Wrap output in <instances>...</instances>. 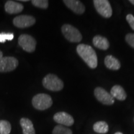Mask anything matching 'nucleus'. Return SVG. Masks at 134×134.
<instances>
[{
  "mask_svg": "<svg viewBox=\"0 0 134 134\" xmlns=\"http://www.w3.org/2000/svg\"><path fill=\"white\" fill-rule=\"evenodd\" d=\"M43 86L52 91H58L63 88V82L56 75L48 74L43 79Z\"/></svg>",
  "mask_w": 134,
  "mask_h": 134,
  "instance_id": "2",
  "label": "nucleus"
},
{
  "mask_svg": "<svg viewBox=\"0 0 134 134\" xmlns=\"http://www.w3.org/2000/svg\"><path fill=\"white\" fill-rule=\"evenodd\" d=\"M36 23V19L31 16L21 15L13 19V24L17 27L26 28L33 26Z\"/></svg>",
  "mask_w": 134,
  "mask_h": 134,
  "instance_id": "9",
  "label": "nucleus"
},
{
  "mask_svg": "<svg viewBox=\"0 0 134 134\" xmlns=\"http://www.w3.org/2000/svg\"><path fill=\"white\" fill-rule=\"evenodd\" d=\"M114 134H123L122 133V132H117L116 133H115Z\"/></svg>",
  "mask_w": 134,
  "mask_h": 134,
  "instance_id": "26",
  "label": "nucleus"
},
{
  "mask_svg": "<svg viewBox=\"0 0 134 134\" xmlns=\"http://www.w3.org/2000/svg\"><path fill=\"white\" fill-rule=\"evenodd\" d=\"M19 46L27 52H33L36 50V41L28 34H22L18 38Z\"/></svg>",
  "mask_w": 134,
  "mask_h": 134,
  "instance_id": "6",
  "label": "nucleus"
},
{
  "mask_svg": "<svg viewBox=\"0 0 134 134\" xmlns=\"http://www.w3.org/2000/svg\"><path fill=\"white\" fill-rule=\"evenodd\" d=\"M31 2L34 6L42 9H47L48 6L47 0H32Z\"/></svg>",
  "mask_w": 134,
  "mask_h": 134,
  "instance_id": "20",
  "label": "nucleus"
},
{
  "mask_svg": "<svg viewBox=\"0 0 134 134\" xmlns=\"http://www.w3.org/2000/svg\"><path fill=\"white\" fill-rule=\"evenodd\" d=\"M19 62L13 57H5L0 59V72H9L15 70Z\"/></svg>",
  "mask_w": 134,
  "mask_h": 134,
  "instance_id": "8",
  "label": "nucleus"
},
{
  "mask_svg": "<svg viewBox=\"0 0 134 134\" xmlns=\"http://www.w3.org/2000/svg\"><path fill=\"white\" fill-rule=\"evenodd\" d=\"M65 4L77 14H82L85 11V6L80 1L77 0H65Z\"/></svg>",
  "mask_w": 134,
  "mask_h": 134,
  "instance_id": "11",
  "label": "nucleus"
},
{
  "mask_svg": "<svg viewBox=\"0 0 134 134\" xmlns=\"http://www.w3.org/2000/svg\"><path fill=\"white\" fill-rule=\"evenodd\" d=\"M53 120L57 123L63 126H71L74 124V119L69 114L65 112H59L53 116Z\"/></svg>",
  "mask_w": 134,
  "mask_h": 134,
  "instance_id": "10",
  "label": "nucleus"
},
{
  "mask_svg": "<svg viewBox=\"0 0 134 134\" xmlns=\"http://www.w3.org/2000/svg\"><path fill=\"white\" fill-rule=\"evenodd\" d=\"M104 64L107 68L112 70H118L120 68L119 60L112 55H108L105 57Z\"/></svg>",
  "mask_w": 134,
  "mask_h": 134,
  "instance_id": "15",
  "label": "nucleus"
},
{
  "mask_svg": "<svg viewBox=\"0 0 134 134\" xmlns=\"http://www.w3.org/2000/svg\"><path fill=\"white\" fill-rule=\"evenodd\" d=\"M21 1H23V2H26V1H28L27 0H22Z\"/></svg>",
  "mask_w": 134,
  "mask_h": 134,
  "instance_id": "27",
  "label": "nucleus"
},
{
  "mask_svg": "<svg viewBox=\"0 0 134 134\" xmlns=\"http://www.w3.org/2000/svg\"><path fill=\"white\" fill-rule=\"evenodd\" d=\"M11 130V125L7 120H0V134H9Z\"/></svg>",
  "mask_w": 134,
  "mask_h": 134,
  "instance_id": "18",
  "label": "nucleus"
},
{
  "mask_svg": "<svg viewBox=\"0 0 134 134\" xmlns=\"http://www.w3.org/2000/svg\"><path fill=\"white\" fill-rule=\"evenodd\" d=\"M20 124L23 129V134H36L32 122L27 118H22L20 120Z\"/></svg>",
  "mask_w": 134,
  "mask_h": 134,
  "instance_id": "13",
  "label": "nucleus"
},
{
  "mask_svg": "<svg viewBox=\"0 0 134 134\" xmlns=\"http://www.w3.org/2000/svg\"><path fill=\"white\" fill-rule=\"evenodd\" d=\"M93 3L97 12L100 16L105 18H109L112 16L113 9L108 0H94Z\"/></svg>",
  "mask_w": 134,
  "mask_h": 134,
  "instance_id": "5",
  "label": "nucleus"
},
{
  "mask_svg": "<svg viewBox=\"0 0 134 134\" xmlns=\"http://www.w3.org/2000/svg\"><path fill=\"white\" fill-rule=\"evenodd\" d=\"M14 38L13 33H1L0 34V42L4 43L6 41H12Z\"/></svg>",
  "mask_w": 134,
  "mask_h": 134,
  "instance_id": "21",
  "label": "nucleus"
},
{
  "mask_svg": "<svg viewBox=\"0 0 134 134\" xmlns=\"http://www.w3.org/2000/svg\"><path fill=\"white\" fill-rule=\"evenodd\" d=\"M33 106L36 109L43 110L52 106L53 100L51 97L47 94H38L34 97L32 100Z\"/></svg>",
  "mask_w": 134,
  "mask_h": 134,
  "instance_id": "3",
  "label": "nucleus"
},
{
  "mask_svg": "<svg viewBox=\"0 0 134 134\" xmlns=\"http://www.w3.org/2000/svg\"><path fill=\"white\" fill-rule=\"evenodd\" d=\"M93 43L94 47L100 50H106L109 47V42L108 40L104 37L96 36L94 37Z\"/></svg>",
  "mask_w": 134,
  "mask_h": 134,
  "instance_id": "14",
  "label": "nucleus"
},
{
  "mask_svg": "<svg viewBox=\"0 0 134 134\" xmlns=\"http://www.w3.org/2000/svg\"><path fill=\"white\" fill-rule=\"evenodd\" d=\"M110 94L114 98L119 100H124L127 98V94L125 90L119 85H115L110 90Z\"/></svg>",
  "mask_w": 134,
  "mask_h": 134,
  "instance_id": "16",
  "label": "nucleus"
},
{
  "mask_svg": "<svg viewBox=\"0 0 134 134\" xmlns=\"http://www.w3.org/2000/svg\"><path fill=\"white\" fill-rule=\"evenodd\" d=\"M125 41L132 48H134V34L129 33L125 36Z\"/></svg>",
  "mask_w": 134,
  "mask_h": 134,
  "instance_id": "22",
  "label": "nucleus"
},
{
  "mask_svg": "<svg viewBox=\"0 0 134 134\" xmlns=\"http://www.w3.org/2000/svg\"><path fill=\"white\" fill-rule=\"evenodd\" d=\"M129 2H130V3H131L132 4H133V5H134V0H130Z\"/></svg>",
  "mask_w": 134,
  "mask_h": 134,
  "instance_id": "25",
  "label": "nucleus"
},
{
  "mask_svg": "<svg viewBox=\"0 0 134 134\" xmlns=\"http://www.w3.org/2000/svg\"><path fill=\"white\" fill-rule=\"evenodd\" d=\"M93 130L98 133H106L109 131L108 124L104 121H98L94 124Z\"/></svg>",
  "mask_w": 134,
  "mask_h": 134,
  "instance_id": "17",
  "label": "nucleus"
},
{
  "mask_svg": "<svg viewBox=\"0 0 134 134\" xmlns=\"http://www.w3.org/2000/svg\"><path fill=\"white\" fill-rule=\"evenodd\" d=\"M126 20L128 22L129 24L131 27V28L134 31V16L131 14H129L126 16Z\"/></svg>",
  "mask_w": 134,
  "mask_h": 134,
  "instance_id": "23",
  "label": "nucleus"
},
{
  "mask_svg": "<svg viewBox=\"0 0 134 134\" xmlns=\"http://www.w3.org/2000/svg\"><path fill=\"white\" fill-rule=\"evenodd\" d=\"M62 32L65 37L71 42H80L82 35L76 27L70 24H64L62 27Z\"/></svg>",
  "mask_w": 134,
  "mask_h": 134,
  "instance_id": "4",
  "label": "nucleus"
},
{
  "mask_svg": "<svg viewBox=\"0 0 134 134\" xmlns=\"http://www.w3.org/2000/svg\"><path fill=\"white\" fill-rule=\"evenodd\" d=\"M53 134H73L71 130L69 128L62 125H58L55 126L52 131Z\"/></svg>",
  "mask_w": 134,
  "mask_h": 134,
  "instance_id": "19",
  "label": "nucleus"
},
{
  "mask_svg": "<svg viewBox=\"0 0 134 134\" xmlns=\"http://www.w3.org/2000/svg\"><path fill=\"white\" fill-rule=\"evenodd\" d=\"M3 52L1 51V50H0V59H1V58H2L3 57Z\"/></svg>",
  "mask_w": 134,
  "mask_h": 134,
  "instance_id": "24",
  "label": "nucleus"
},
{
  "mask_svg": "<svg viewBox=\"0 0 134 134\" xmlns=\"http://www.w3.org/2000/svg\"><path fill=\"white\" fill-rule=\"evenodd\" d=\"M94 93L97 99L103 104L112 105L114 103V98L101 87H97L94 90Z\"/></svg>",
  "mask_w": 134,
  "mask_h": 134,
  "instance_id": "7",
  "label": "nucleus"
},
{
  "mask_svg": "<svg viewBox=\"0 0 134 134\" xmlns=\"http://www.w3.org/2000/svg\"><path fill=\"white\" fill-rule=\"evenodd\" d=\"M76 52L90 68L92 69L96 68L98 66V57L93 47L81 43L77 46Z\"/></svg>",
  "mask_w": 134,
  "mask_h": 134,
  "instance_id": "1",
  "label": "nucleus"
},
{
  "mask_svg": "<svg viewBox=\"0 0 134 134\" xmlns=\"http://www.w3.org/2000/svg\"><path fill=\"white\" fill-rule=\"evenodd\" d=\"M5 11L9 14H18L24 9L23 5L14 1H8L4 6Z\"/></svg>",
  "mask_w": 134,
  "mask_h": 134,
  "instance_id": "12",
  "label": "nucleus"
}]
</instances>
